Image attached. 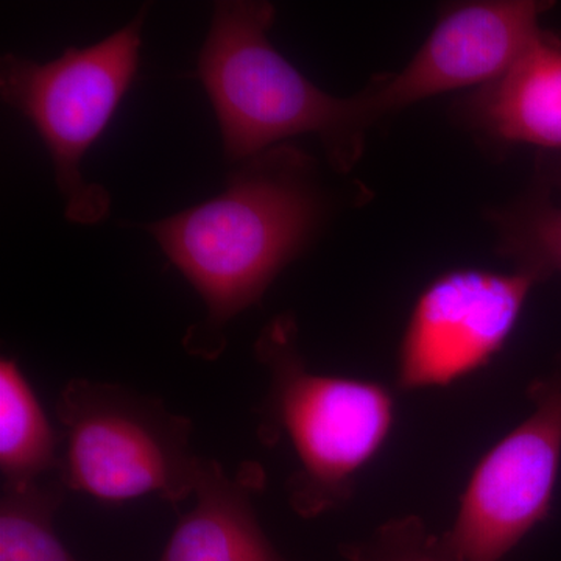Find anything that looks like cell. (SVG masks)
I'll return each instance as SVG.
<instances>
[{
	"mask_svg": "<svg viewBox=\"0 0 561 561\" xmlns=\"http://www.w3.org/2000/svg\"><path fill=\"white\" fill-rule=\"evenodd\" d=\"M328 210L316 161L280 144L242 161L217 197L144 225L205 305V320L184 335L187 353L206 360L224 353L228 324L261 305L316 241Z\"/></svg>",
	"mask_w": 561,
	"mask_h": 561,
	"instance_id": "6da1fadb",
	"label": "cell"
},
{
	"mask_svg": "<svg viewBox=\"0 0 561 561\" xmlns=\"http://www.w3.org/2000/svg\"><path fill=\"white\" fill-rule=\"evenodd\" d=\"M276 10L261 0H224L201 55V79L220 128L224 158L241 164L301 135H316L335 172L362 157L373 121L362 90L351 98L321 91L273 47Z\"/></svg>",
	"mask_w": 561,
	"mask_h": 561,
	"instance_id": "7a4b0ae2",
	"label": "cell"
},
{
	"mask_svg": "<svg viewBox=\"0 0 561 561\" xmlns=\"http://www.w3.org/2000/svg\"><path fill=\"white\" fill-rule=\"evenodd\" d=\"M254 357L268 375L257 435L267 446L287 442L297 461L286 482L290 507L306 519L343 507L391 434L393 393L379 382L309 368L291 312L262 328Z\"/></svg>",
	"mask_w": 561,
	"mask_h": 561,
	"instance_id": "3957f363",
	"label": "cell"
},
{
	"mask_svg": "<svg viewBox=\"0 0 561 561\" xmlns=\"http://www.w3.org/2000/svg\"><path fill=\"white\" fill-rule=\"evenodd\" d=\"M66 490L102 502L157 496L176 505L194 494L205 457L192 451L194 424L160 398L72 379L57 401Z\"/></svg>",
	"mask_w": 561,
	"mask_h": 561,
	"instance_id": "277c9868",
	"label": "cell"
},
{
	"mask_svg": "<svg viewBox=\"0 0 561 561\" xmlns=\"http://www.w3.org/2000/svg\"><path fill=\"white\" fill-rule=\"evenodd\" d=\"M147 5L121 31L88 47H66L39 62L5 54L0 98L38 133L54 164L66 219L95 225L108 219L110 192L84 179L81 164L101 139L135 80Z\"/></svg>",
	"mask_w": 561,
	"mask_h": 561,
	"instance_id": "5b68a950",
	"label": "cell"
},
{
	"mask_svg": "<svg viewBox=\"0 0 561 561\" xmlns=\"http://www.w3.org/2000/svg\"><path fill=\"white\" fill-rule=\"evenodd\" d=\"M529 416L479 461L443 545L459 561H502L552 511L561 467V368L527 387Z\"/></svg>",
	"mask_w": 561,
	"mask_h": 561,
	"instance_id": "8992f818",
	"label": "cell"
},
{
	"mask_svg": "<svg viewBox=\"0 0 561 561\" xmlns=\"http://www.w3.org/2000/svg\"><path fill=\"white\" fill-rule=\"evenodd\" d=\"M540 283L523 268H454L431 280L402 334L397 386L445 387L481 370L504 348Z\"/></svg>",
	"mask_w": 561,
	"mask_h": 561,
	"instance_id": "52a82bcc",
	"label": "cell"
},
{
	"mask_svg": "<svg viewBox=\"0 0 561 561\" xmlns=\"http://www.w3.org/2000/svg\"><path fill=\"white\" fill-rule=\"evenodd\" d=\"M552 5L542 0H479L445 7L405 68L365 88L373 121L435 95L490 83L529 46Z\"/></svg>",
	"mask_w": 561,
	"mask_h": 561,
	"instance_id": "ba28073f",
	"label": "cell"
},
{
	"mask_svg": "<svg viewBox=\"0 0 561 561\" xmlns=\"http://www.w3.org/2000/svg\"><path fill=\"white\" fill-rule=\"evenodd\" d=\"M457 119L483 142L561 157V38L541 28L490 83L461 95Z\"/></svg>",
	"mask_w": 561,
	"mask_h": 561,
	"instance_id": "9c48e42d",
	"label": "cell"
},
{
	"mask_svg": "<svg viewBox=\"0 0 561 561\" xmlns=\"http://www.w3.org/2000/svg\"><path fill=\"white\" fill-rule=\"evenodd\" d=\"M265 472L243 461L232 474L217 460H203L195 505L180 516L158 561H290L262 529L253 500Z\"/></svg>",
	"mask_w": 561,
	"mask_h": 561,
	"instance_id": "30bf717a",
	"label": "cell"
},
{
	"mask_svg": "<svg viewBox=\"0 0 561 561\" xmlns=\"http://www.w3.org/2000/svg\"><path fill=\"white\" fill-rule=\"evenodd\" d=\"M489 220L497 253L515 268L535 273L542 283L561 273V157L540 154L529 190L490 210Z\"/></svg>",
	"mask_w": 561,
	"mask_h": 561,
	"instance_id": "8fae6325",
	"label": "cell"
},
{
	"mask_svg": "<svg viewBox=\"0 0 561 561\" xmlns=\"http://www.w3.org/2000/svg\"><path fill=\"white\" fill-rule=\"evenodd\" d=\"M61 432L49 416L24 375L10 357L0 360V472L2 485L39 482L46 472L60 470Z\"/></svg>",
	"mask_w": 561,
	"mask_h": 561,
	"instance_id": "7c38bea8",
	"label": "cell"
},
{
	"mask_svg": "<svg viewBox=\"0 0 561 561\" xmlns=\"http://www.w3.org/2000/svg\"><path fill=\"white\" fill-rule=\"evenodd\" d=\"M66 491L61 482L2 485L0 561H79L55 530V515Z\"/></svg>",
	"mask_w": 561,
	"mask_h": 561,
	"instance_id": "4fadbf2b",
	"label": "cell"
},
{
	"mask_svg": "<svg viewBox=\"0 0 561 561\" xmlns=\"http://www.w3.org/2000/svg\"><path fill=\"white\" fill-rule=\"evenodd\" d=\"M346 561H459L419 516H402L378 527L367 540L341 546Z\"/></svg>",
	"mask_w": 561,
	"mask_h": 561,
	"instance_id": "5bb4252c",
	"label": "cell"
}]
</instances>
